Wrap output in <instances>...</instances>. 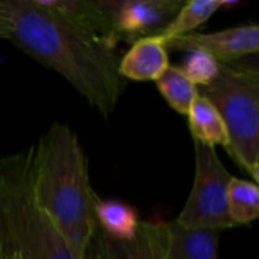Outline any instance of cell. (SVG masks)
I'll return each mask as SVG.
<instances>
[{
	"instance_id": "obj_1",
	"label": "cell",
	"mask_w": 259,
	"mask_h": 259,
	"mask_svg": "<svg viewBox=\"0 0 259 259\" xmlns=\"http://www.w3.org/2000/svg\"><path fill=\"white\" fill-rule=\"evenodd\" d=\"M6 39L61 74L108 120L127 88L115 47L61 15L46 0H6Z\"/></svg>"
},
{
	"instance_id": "obj_2",
	"label": "cell",
	"mask_w": 259,
	"mask_h": 259,
	"mask_svg": "<svg viewBox=\"0 0 259 259\" xmlns=\"http://www.w3.org/2000/svg\"><path fill=\"white\" fill-rule=\"evenodd\" d=\"M30 185L36 203L52 219L77 259L97 229L100 200L90 181L88 159L76 132L55 121L30 147Z\"/></svg>"
},
{
	"instance_id": "obj_3",
	"label": "cell",
	"mask_w": 259,
	"mask_h": 259,
	"mask_svg": "<svg viewBox=\"0 0 259 259\" xmlns=\"http://www.w3.org/2000/svg\"><path fill=\"white\" fill-rule=\"evenodd\" d=\"M0 249L21 259H77L33 197L30 147L0 158Z\"/></svg>"
},
{
	"instance_id": "obj_4",
	"label": "cell",
	"mask_w": 259,
	"mask_h": 259,
	"mask_svg": "<svg viewBox=\"0 0 259 259\" xmlns=\"http://www.w3.org/2000/svg\"><path fill=\"white\" fill-rule=\"evenodd\" d=\"M222 115L229 144L228 155L246 171L252 182L259 181V71L256 67L222 64L219 77L197 88Z\"/></svg>"
},
{
	"instance_id": "obj_5",
	"label": "cell",
	"mask_w": 259,
	"mask_h": 259,
	"mask_svg": "<svg viewBox=\"0 0 259 259\" xmlns=\"http://www.w3.org/2000/svg\"><path fill=\"white\" fill-rule=\"evenodd\" d=\"M196 173L190 197L175 220L185 229L225 231L235 228L228 212V188L232 179L214 147L194 143Z\"/></svg>"
},
{
	"instance_id": "obj_6",
	"label": "cell",
	"mask_w": 259,
	"mask_h": 259,
	"mask_svg": "<svg viewBox=\"0 0 259 259\" xmlns=\"http://www.w3.org/2000/svg\"><path fill=\"white\" fill-rule=\"evenodd\" d=\"M185 0H105L115 42L159 35Z\"/></svg>"
},
{
	"instance_id": "obj_7",
	"label": "cell",
	"mask_w": 259,
	"mask_h": 259,
	"mask_svg": "<svg viewBox=\"0 0 259 259\" xmlns=\"http://www.w3.org/2000/svg\"><path fill=\"white\" fill-rule=\"evenodd\" d=\"M167 47L185 52L203 50L212 55L220 64H234L258 53L259 27L258 24L250 23L209 33L193 32L168 41Z\"/></svg>"
},
{
	"instance_id": "obj_8",
	"label": "cell",
	"mask_w": 259,
	"mask_h": 259,
	"mask_svg": "<svg viewBox=\"0 0 259 259\" xmlns=\"http://www.w3.org/2000/svg\"><path fill=\"white\" fill-rule=\"evenodd\" d=\"M168 47L159 36L135 41L118 62L120 74L127 80H158L170 67Z\"/></svg>"
},
{
	"instance_id": "obj_9",
	"label": "cell",
	"mask_w": 259,
	"mask_h": 259,
	"mask_svg": "<svg viewBox=\"0 0 259 259\" xmlns=\"http://www.w3.org/2000/svg\"><path fill=\"white\" fill-rule=\"evenodd\" d=\"M109 259H167V222H141L129 241L105 237Z\"/></svg>"
},
{
	"instance_id": "obj_10",
	"label": "cell",
	"mask_w": 259,
	"mask_h": 259,
	"mask_svg": "<svg viewBox=\"0 0 259 259\" xmlns=\"http://www.w3.org/2000/svg\"><path fill=\"white\" fill-rule=\"evenodd\" d=\"M219 231L185 229L167 222V259H219Z\"/></svg>"
},
{
	"instance_id": "obj_11",
	"label": "cell",
	"mask_w": 259,
	"mask_h": 259,
	"mask_svg": "<svg viewBox=\"0 0 259 259\" xmlns=\"http://www.w3.org/2000/svg\"><path fill=\"white\" fill-rule=\"evenodd\" d=\"M46 3L77 26L117 47L105 0H52Z\"/></svg>"
},
{
	"instance_id": "obj_12",
	"label": "cell",
	"mask_w": 259,
	"mask_h": 259,
	"mask_svg": "<svg viewBox=\"0 0 259 259\" xmlns=\"http://www.w3.org/2000/svg\"><path fill=\"white\" fill-rule=\"evenodd\" d=\"M94 214L99 231L106 238L115 241L132 240L141 225L137 209L132 205L115 199H100Z\"/></svg>"
},
{
	"instance_id": "obj_13",
	"label": "cell",
	"mask_w": 259,
	"mask_h": 259,
	"mask_svg": "<svg viewBox=\"0 0 259 259\" xmlns=\"http://www.w3.org/2000/svg\"><path fill=\"white\" fill-rule=\"evenodd\" d=\"M188 127L194 143L217 147L223 146L225 149L229 144L228 131L222 115L217 108L203 96H197L188 111Z\"/></svg>"
},
{
	"instance_id": "obj_14",
	"label": "cell",
	"mask_w": 259,
	"mask_h": 259,
	"mask_svg": "<svg viewBox=\"0 0 259 259\" xmlns=\"http://www.w3.org/2000/svg\"><path fill=\"white\" fill-rule=\"evenodd\" d=\"M225 0H191L185 2L168 26L156 36H159L165 44L175 38L187 33H193L199 26L206 23L219 9H222Z\"/></svg>"
},
{
	"instance_id": "obj_15",
	"label": "cell",
	"mask_w": 259,
	"mask_h": 259,
	"mask_svg": "<svg viewBox=\"0 0 259 259\" xmlns=\"http://www.w3.org/2000/svg\"><path fill=\"white\" fill-rule=\"evenodd\" d=\"M228 212L235 228L252 225L259 217L258 184L232 176L228 188Z\"/></svg>"
},
{
	"instance_id": "obj_16",
	"label": "cell",
	"mask_w": 259,
	"mask_h": 259,
	"mask_svg": "<svg viewBox=\"0 0 259 259\" xmlns=\"http://www.w3.org/2000/svg\"><path fill=\"white\" fill-rule=\"evenodd\" d=\"M156 82V88L165 102L179 114L187 115L193 102L197 99V87L185 76V73L176 67L170 65Z\"/></svg>"
},
{
	"instance_id": "obj_17",
	"label": "cell",
	"mask_w": 259,
	"mask_h": 259,
	"mask_svg": "<svg viewBox=\"0 0 259 259\" xmlns=\"http://www.w3.org/2000/svg\"><path fill=\"white\" fill-rule=\"evenodd\" d=\"M179 68L196 87L199 85V88H202L211 85L219 77L222 64L208 52L188 50Z\"/></svg>"
},
{
	"instance_id": "obj_18",
	"label": "cell",
	"mask_w": 259,
	"mask_h": 259,
	"mask_svg": "<svg viewBox=\"0 0 259 259\" xmlns=\"http://www.w3.org/2000/svg\"><path fill=\"white\" fill-rule=\"evenodd\" d=\"M82 259H109L105 244V235L99 231V228L96 229Z\"/></svg>"
},
{
	"instance_id": "obj_19",
	"label": "cell",
	"mask_w": 259,
	"mask_h": 259,
	"mask_svg": "<svg viewBox=\"0 0 259 259\" xmlns=\"http://www.w3.org/2000/svg\"><path fill=\"white\" fill-rule=\"evenodd\" d=\"M8 27H9V12L6 6V0H0V32L8 38Z\"/></svg>"
},
{
	"instance_id": "obj_20",
	"label": "cell",
	"mask_w": 259,
	"mask_h": 259,
	"mask_svg": "<svg viewBox=\"0 0 259 259\" xmlns=\"http://www.w3.org/2000/svg\"><path fill=\"white\" fill-rule=\"evenodd\" d=\"M2 253H3V259H21V256L15 252H3L2 250Z\"/></svg>"
},
{
	"instance_id": "obj_21",
	"label": "cell",
	"mask_w": 259,
	"mask_h": 259,
	"mask_svg": "<svg viewBox=\"0 0 259 259\" xmlns=\"http://www.w3.org/2000/svg\"><path fill=\"white\" fill-rule=\"evenodd\" d=\"M0 259H3V253H2V249H0Z\"/></svg>"
},
{
	"instance_id": "obj_22",
	"label": "cell",
	"mask_w": 259,
	"mask_h": 259,
	"mask_svg": "<svg viewBox=\"0 0 259 259\" xmlns=\"http://www.w3.org/2000/svg\"><path fill=\"white\" fill-rule=\"evenodd\" d=\"M0 38H5V35H3L2 32H0Z\"/></svg>"
}]
</instances>
